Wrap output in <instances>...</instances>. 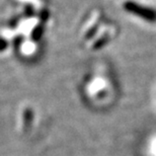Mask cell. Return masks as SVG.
I'll return each instance as SVG.
<instances>
[]
</instances>
